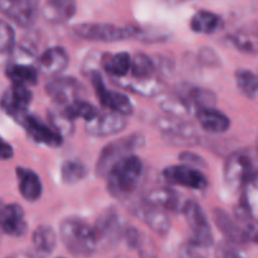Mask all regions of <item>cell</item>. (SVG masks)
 Listing matches in <instances>:
<instances>
[{"label": "cell", "mask_w": 258, "mask_h": 258, "mask_svg": "<svg viewBox=\"0 0 258 258\" xmlns=\"http://www.w3.org/2000/svg\"><path fill=\"white\" fill-rule=\"evenodd\" d=\"M59 234L66 248L76 256H91L100 246L95 227L83 219H64L60 223Z\"/></svg>", "instance_id": "6da1fadb"}, {"label": "cell", "mask_w": 258, "mask_h": 258, "mask_svg": "<svg viewBox=\"0 0 258 258\" xmlns=\"http://www.w3.org/2000/svg\"><path fill=\"white\" fill-rule=\"evenodd\" d=\"M143 161L136 155L123 158L111 168L107 178V189L116 198H125L133 194L143 175Z\"/></svg>", "instance_id": "7a4b0ae2"}, {"label": "cell", "mask_w": 258, "mask_h": 258, "mask_svg": "<svg viewBox=\"0 0 258 258\" xmlns=\"http://www.w3.org/2000/svg\"><path fill=\"white\" fill-rule=\"evenodd\" d=\"M145 144L146 139L141 134H131V135L107 144L102 149L97 159L96 174L101 178L106 176L115 164H117L126 156L135 155L136 151L143 149Z\"/></svg>", "instance_id": "3957f363"}, {"label": "cell", "mask_w": 258, "mask_h": 258, "mask_svg": "<svg viewBox=\"0 0 258 258\" xmlns=\"http://www.w3.org/2000/svg\"><path fill=\"white\" fill-rule=\"evenodd\" d=\"M76 38L90 42L112 43L138 37L140 29L136 27H118L107 23H81L71 29Z\"/></svg>", "instance_id": "277c9868"}, {"label": "cell", "mask_w": 258, "mask_h": 258, "mask_svg": "<svg viewBox=\"0 0 258 258\" xmlns=\"http://www.w3.org/2000/svg\"><path fill=\"white\" fill-rule=\"evenodd\" d=\"M257 175L253 158L248 150H237L224 164V181L233 191L239 190L252 176Z\"/></svg>", "instance_id": "5b68a950"}, {"label": "cell", "mask_w": 258, "mask_h": 258, "mask_svg": "<svg viewBox=\"0 0 258 258\" xmlns=\"http://www.w3.org/2000/svg\"><path fill=\"white\" fill-rule=\"evenodd\" d=\"M163 138L166 143L175 146H193L198 144V133L191 123L181 118L166 117L158 121Z\"/></svg>", "instance_id": "8992f818"}, {"label": "cell", "mask_w": 258, "mask_h": 258, "mask_svg": "<svg viewBox=\"0 0 258 258\" xmlns=\"http://www.w3.org/2000/svg\"><path fill=\"white\" fill-rule=\"evenodd\" d=\"M181 212H183L184 217H185L186 222H188L189 227L193 232V237L190 239H193L194 242L206 247V248H209L213 244L214 238L211 224L207 219L203 208L196 201L189 199L183 204Z\"/></svg>", "instance_id": "52a82bcc"}, {"label": "cell", "mask_w": 258, "mask_h": 258, "mask_svg": "<svg viewBox=\"0 0 258 258\" xmlns=\"http://www.w3.org/2000/svg\"><path fill=\"white\" fill-rule=\"evenodd\" d=\"M91 81L92 86L95 88L96 96L98 97V101L102 105V107L107 108L111 112H116L118 115H122L127 117L134 111V106L128 97L118 91H111L106 87L105 81L102 76L98 72H93L91 75Z\"/></svg>", "instance_id": "ba28073f"}, {"label": "cell", "mask_w": 258, "mask_h": 258, "mask_svg": "<svg viewBox=\"0 0 258 258\" xmlns=\"http://www.w3.org/2000/svg\"><path fill=\"white\" fill-rule=\"evenodd\" d=\"M39 9V0H0V13L22 28L37 22Z\"/></svg>", "instance_id": "9c48e42d"}, {"label": "cell", "mask_w": 258, "mask_h": 258, "mask_svg": "<svg viewBox=\"0 0 258 258\" xmlns=\"http://www.w3.org/2000/svg\"><path fill=\"white\" fill-rule=\"evenodd\" d=\"M45 92L57 105L66 107L75 101L81 100L80 96L83 92V86L73 77L57 76L48 81Z\"/></svg>", "instance_id": "30bf717a"}, {"label": "cell", "mask_w": 258, "mask_h": 258, "mask_svg": "<svg viewBox=\"0 0 258 258\" xmlns=\"http://www.w3.org/2000/svg\"><path fill=\"white\" fill-rule=\"evenodd\" d=\"M163 176L168 183L194 190H203L208 186V179L203 171L189 165L168 166L163 170Z\"/></svg>", "instance_id": "8fae6325"}, {"label": "cell", "mask_w": 258, "mask_h": 258, "mask_svg": "<svg viewBox=\"0 0 258 258\" xmlns=\"http://www.w3.org/2000/svg\"><path fill=\"white\" fill-rule=\"evenodd\" d=\"M18 122L24 127L25 133L34 143L40 145L49 146V148H57L63 143V138L53 127L48 126L38 117L33 115H23L18 120Z\"/></svg>", "instance_id": "7c38bea8"}, {"label": "cell", "mask_w": 258, "mask_h": 258, "mask_svg": "<svg viewBox=\"0 0 258 258\" xmlns=\"http://www.w3.org/2000/svg\"><path fill=\"white\" fill-rule=\"evenodd\" d=\"M127 126V117L116 112H98L91 121L86 122V133L91 136L107 138L125 130Z\"/></svg>", "instance_id": "4fadbf2b"}, {"label": "cell", "mask_w": 258, "mask_h": 258, "mask_svg": "<svg viewBox=\"0 0 258 258\" xmlns=\"http://www.w3.org/2000/svg\"><path fill=\"white\" fill-rule=\"evenodd\" d=\"M213 219L216 226L218 227L221 233L226 237L229 243L242 246V244H247L249 242H254L252 237L249 236L248 231L234 217H232L223 209H214Z\"/></svg>", "instance_id": "5bb4252c"}, {"label": "cell", "mask_w": 258, "mask_h": 258, "mask_svg": "<svg viewBox=\"0 0 258 258\" xmlns=\"http://www.w3.org/2000/svg\"><path fill=\"white\" fill-rule=\"evenodd\" d=\"M32 100L33 95L29 88L25 86L12 85L3 93L0 98V106L4 112L18 121L23 115L27 113Z\"/></svg>", "instance_id": "9a60e30c"}, {"label": "cell", "mask_w": 258, "mask_h": 258, "mask_svg": "<svg viewBox=\"0 0 258 258\" xmlns=\"http://www.w3.org/2000/svg\"><path fill=\"white\" fill-rule=\"evenodd\" d=\"M28 229L24 211L19 204H0V231L10 237L24 236Z\"/></svg>", "instance_id": "2e32d148"}, {"label": "cell", "mask_w": 258, "mask_h": 258, "mask_svg": "<svg viewBox=\"0 0 258 258\" xmlns=\"http://www.w3.org/2000/svg\"><path fill=\"white\" fill-rule=\"evenodd\" d=\"M135 211L136 217L140 218L155 233L164 236L170 229L171 222L170 218H169L168 212L163 211L160 208H156V207L149 206V204L144 203V202Z\"/></svg>", "instance_id": "e0dca14e"}, {"label": "cell", "mask_w": 258, "mask_h": 258, "mask_svg": "<svg viewBox=\"0 0 258 258\" xmlns=\"http://www.w3.org/2000/svg\"><path fill=\"white\" fill-rule=\"evenodd\" d=\"M70 64V55L63 47H52L42 53L38 59L40 72L48 76H58Z\"/></svg>", "instance_id": "ac0fdd59"}, {"label": "cell", "mask_w": 258, "mask_h": 258, "mask_svg": "<svg viewBox=\"0 0 258 258\" xmlns=\"http://www.w3.org/2000/svg\"><path fill=\"white\" fill-rule=\"evenodd\" d=\"M198 122L203 130L212 134L226 133L231 126V120L223 112L214 107L198 108L196 112Z\"/></svg>", "instance_id": "d6986e66"}, {"label": "cell", "mask_w": 258, "mask_h": 258, "mask_svg": "<svg viewBox=\"0 0 258 258\" xmlns=\"http://www.w3.org/2000/svg\"><path fill=\"white\" fill-rule=\"evenodd\" d=\"M95 227L97 233L98 244H112L116 243L122 234L118 217L113 212H106L97 221Z\"/></svg>", "instance_id": "ffe728a7"}, {"label": "cell", "mask_w": 258, "mask_h": 258, "mask_svg": "<svg viewBox=\"0 0 258 258\" xmlns=\"http://www.w3.org/2000/svg\"><path fill=\"white\" fill-rule=\"evenodd\" d=\"M17 176L19 179V191L23 198L30 203L37 202L43 191L39 175L32 169L17 168Z\"/></svg>", "instance_id": "44dd1931"}, {"label": "cell", "mask_w": 258, "mask_h": 258, "mask_svg": "<svg viewBox=\"0 0 258 258\" xmlns=\"http://www.w3.org/2000/svg\"><path fill=\"white\" fill-rule=\"evenodd\" d=\"M144 203L156 207L165 212H176L180 208V197L170 188H156L149 191L144 198Z\"/></svg>", "instance_id": "7402d4cb"}, {"label": "cell", "mask_w": 258, "mask_h": 258, "mask_svg": "<svg viewBox=\"0 0 258 258\" xmlns=\"http://www.w3.org/2000/svg\"><path fill=\"white\" fill-rule=\"evenodd\" d=\"M76 10V0H47L43 8V17L52 23H66L73 18Z\"/></svg>", "instance_id": "603a6c76"}, {"label": "cell", "mask_w": 258, "mask_h": 258, "mask_svg": "<svg viewBox=\"0 0 258 258\" xmlns=\"http://www.w3.org/2000/svg\"><path fill=\"white\" fill-rule=\"evenodd\" d=\"M131 57L127 52L106 53L101 58L102 68L115 80H121L130 72Z\"/></svg>", "instance_id": "cb8c5ba5"}, {"label": "cell", "mask_w": 258, "mask_h": 258, "mask_svg": "<svg viewBox=\"0 0 258 258\" xmlns=\"http://www.w3.org/2000/svg\"><path fill=\"white\" fill-rule=\"evenodd\" d=\"M32 243L35 253L40 258L49 256L57 244V234L50 226H39L32 236Z\"/></svg>", "instance_id": "d4e9b609"}, {"label": "cell", "mask_w": 258, "mask_h": 258, "mask_svg": "<svg viewBox=\"0 0 258 258\" xmlns=\"http://www.w3.org/2000/svg\"><path fill=\"white\" fill-rule=\"evenodd\" d=\"M223 27V20L216 13L199 10L191 17L190 28L198 34H213Z\"/></svg>", "instance_id": "484cf974"}, {"label": "cell", "mask_w": 258, "mask_h": 258, "mask_svg": "<svg viewBox=\"0 0 258 258\" xmlns=\"http://www.w3.org/2000/svg\"><path fill=\"white\" fill-rule=\"evenodd\" d=\"M179 95L186 101L190 108L196 107V110L203 107H214L217 102L216 93L207 88L186 86L184 90L179 91Z\"/></svg>", "instance_id": "4316f807"}, {"label": "cell", "mask_w": 258, "mask_h": 258, "mask_svg": "<svg viewBox=\"0 0 258 258\" xmlns=\"http://www.w3.org/2000/svg\"><path fill=\"white\" fill-rule=\"evenodd\" d=\"M5 75L13 82V85L34 86L38 83V70L25 63H13L8 66Z\"/></svg>", "instance_id": "83f0119b"}, {"label": "cell", "mask_w": 258, "mask_h": 258, "mask_svg": "<svg viewBox=\"0 0 258 258\" xmlns=\"http://www.w3.org/2000/svg\"><path fill=\"white\" fill-rule=\"evenodd\" d=\"M120 85L123 88L133 92L139 93L141 96H146V97H153V96L159 95L163 90V83L156 78H149V80H120Z\"/></svg>", "instance_id": "f1b7e54d"}, {"label": "cell", "mask_w": 258, "mask_h": 258, "mask_svg": "<svg viewBox=\"0 0 258 258\" xmlns=\"http://www.w3.org/2000/svg\"><path fill=\"white\" fill-rule=\"evenodd\" d=\"M156 71L155 60L145 53H136L131 58L130 72L135 80H149L154 77Z\"/></svg>", "instance_id": "f546056e"}, {"label": "cell", "mask_w": 258, "mask_h": 258, "mask_svg": "<svg viewBox=\"0 0 258 258\" xmlns=\"http://www.w3.org/2000/svg\"><path fill=\"white\" fill-rule=\"evenodd\" d=\"M234 78H236L237 87L241 91L242 95L246 96L247 98H249L252 101L257 100L258 83L256 73L249 70L241 68V70L236 71Z\"/></svg>", "instance_id": "4dcf8cb0"}, {"label": "cell", "mask_w": 258, "mask_h": 258, "mask_svg": "<svg viewBox=\"0 0 258 258\" xmlns=\"http://www.w3.org/2000/svg\"><path fill=\"white\" fill-rule=\"evenodd\" d=\"M62 112L63 115H64L68 120L72 121V122L76 118H83L86 122H88V121H91L96 115H97L98 110L96 108V106L87 102V101L77 100L75 101V102L71 103V105L66 106L64 110H63Z\"/></svg>", "instance_id": "1f68e13d"}, {"label": "cell", "mask_w": 258, "mask_h": 258, "mask_svg": "<svg viewBox=\"0 0 258 258\" xmlns=\"http://www.w3.org/2000/svg\"><path fill=\"white\" fill-rule=\"evenodd\" d=\"M160 107L170 117L181 118V120H184L190 113L191 110L190 106L186 103V101L179 93L164 98L160 102Z\"/></svg>", "instance_id": "d6a6232c"}, {"label": "cell", "mask_w": 258, "mask_h": 258, "mask_svg": "<svg viewBox=\"0 0 258 258\" xmlns=\"http://www.w3.org/2000/svg\"><path fill=\"white\" fill-rule=\"evenodd\" d=\"M88 174V168L78 160H66L60 168V178L66 184H77Z\"/></svg>", "instance_id": "836d02e7"}, {"label": "cell", "mask_w": 258, "mask_h": 258, "mask_svg": "<svg viewBox=\"0 0 258 258\" xmlns=\"http://www.w3.org/2000/svg\"><path fill=\"white\" fill-rule=\"evenodd\" d=\"M15 47V33L9 23L0 19V54H9Z\"/></svg>", "instance_id": "e575fe53"}, {"label": "cell", "mask_w": 258, "mask_h": 258, "mask_svg": "<svg viewBox=\"0 0 258 258\" xmlns=\"http://www.w3.org/2000/svg\"><path fill=\"white\" fill-rule=\"evenodd\" d=\"M208 248L201 246L193 239H189L185 243L181 244L179 249L178 258H208Z\"/></svg>", "instance_id": "d590c367"}, {"label": "cell", "mask_w": 258, "mask_h": 258, "mask_svg": "<svg viewBox=\"0 0 258 258\" xmlns=\"http://www.w3.org/2000/svg\"><path fill=\"white\" fill-rule=\"evenodd\" d=\"M229 42L234 45L238 50L244 53H249V54H253L257 50L256 42L249 37L248 34H244V33H236V34L231 35L228 38Z\"/></svg>", "instance_id": "8d00e7d4"}, {"label": "cell", "mask_w": 258, "mask_h": 258, "mask_svg": "<svg viewBox=\"0 0 258 258\" xmlns=\"http://www.w3.org/2000/svg\"><path fill=\"white\" fill-rule=\"evenodd\" d=\"M50 117V123H52V127L63 138V135H70L73 131V122L71 120H68L63 112H53L49 115Z\"/></svg>", "instance_id": "74e56055"}, {"label": "cell", "mask_w": 258, "mask_h": 258, "mask_svg": "<svg viewBox=\"0 0 258 258\" xmlns=\"http://www.w3.org/2000/svg\"><path fill=\"white\" fill-rule=\"evenodd\" d=\"M122 234L125 236L126 243L131 247V248H139L141 244V234L134 227H127L125 231L122 232Z\"/></svg>", "instance_id": "f35d334b"}, {"label": "cell", "mask_w": 258, "mask_h": 258, "mask_svg": "<svg viewBox=\"0 0 258 258\" xmlns=\"http://www.w3.org/2000/svg\"><path fill=\"white\" fill-rule=\"evenodd\" d=\"M216 258H244L234 247L228 243H222L217 247Z\"/></svg>", "instance_id": "ab89813d"}, {"label": "cell", "mask_w": 258, "mask_h": 258, "mask_svg": "<svg viewBox=\"0 0 258 258\" xmlns=\"http://www.w3.org/2000/svg\"><path fill=\"white\" fill-rule=\"evenodd\" d=\"M13 156H14V150L12 145L0 139V160H9Z\"/></svg>", "instance_id": "60d3db41"}, {"label": "cell", "mask_w": 258, "mask_h": 258, "mask_svg": "<svg viewBox=\"0 0 258 258\" xmlns=\"http://www.w3.org/2000/svg\"><path fill=\"white\" fill-rule=\"evenodd\" d=\"M180 160L186 161L189 164H204L203 159L199 158L198 155H194V154L189 153V151H184L180 154Z\"/></svg>", "instance_id": "b9f144b4"}, {"label": "cell", "mask_w": 258, "mask_h": 258, "mask_svg": "<svg viewBox=\"0 0 258 258\" xmlns=\"http://www.w3.org/2000/svg\"><path fill=\"white\" fill-rule=\"evenodd\" d=\"M140 258H158L155 256V254L150 253V252L148 251H141L140 252Z\"/></svg>", "instance_id": "7bdbcfd3"}, {"label": "cell", "mask_w": 258, "mask_h": 258, "mask_svg": "<svg viewBox=\"0 0 258 258\" xmlns=\"http://www.w3.org/2000/svg\"><path fill=\"white\" fill-rule=\"evenodd\" d=\"M161 2L169 3V4H176V3H180L183 2V0H161Z\"/></svg>", "instance_id": "ee69618b"}, {"label": "cell", "mask_w": 258, "mask_h": 258, "mask_svg": "<svg viewBox=\"0 0 258 258\" xmlns=\"http://www.w3.org/2000/svg\"><path fill=\"white\" fill-rule=\"evenodd\" d=\"M117 258H127V257H125V256H118Z\"/></svg>", "instance_id": "f6af8a7d"}, {"label": "cell", "mask_w": 258, "mask_h": 258, "mask_svg": "<svg viewBox=\"0 0 258 258\" xmlns=\"http://www.w3.org/2000/svg\"><path fill=\"white\" fill-rule=\"evenodd\" d=\"M60 258H62V257H60Z\"/></svg>", "instance_id": "bcb514c9"}]
</instances>
